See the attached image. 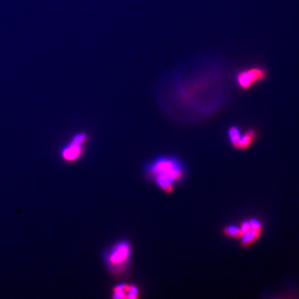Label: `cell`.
Here are the masks:
<instances>
[{
  "label": "cell",
  "mask_w": 299,
  "mask_h": 299,
  "mask_svg": "<svg viewBox=\"0 0 299 299\" xmlns=\"http://www.w3.org/2000/svg\"><path fill=\"white\" fill-rule=\"evenodd\" d=\"M158 186L166 193L173 190L174 182L182 177L183 172L179 163L170 159H159L150 167Z\"/></svg>",
  "instance_id": "1"
},
{
  "label": "cell",
  "mask_w": 299,
  "mask_h": 299,
  "mask_svg": "<svg viewBox=\"0 0 299 299\" xmlns=\"http://www.w3.org/2000/svg\"><path fill=\"white\" fill-rule=\"evenodd\" d=\"M268 76V69L262 66H254L238 72L235 81L242 91L247 92L252 89L255 85L267 80Z\"/></svg>",
  "instance_id": "2"
},
{
  "label": "cell",
  "mask_w": 299,
  "mask_h": 299,
  "mask_svg": "<svg viewBox=\"0 0 299 299\" xmlns=\"http://www.w3.org/2000/svg\"><path fill=\"white\" fill-rule=\"evenodd\" d=\"M131 255V246L127 242L123 241L119 243L113 247L108 256L107 261L108 264L112 268H120L122 265L126 263Z\"/></svg>",
  "instance_id": "3"
},
{
  "label": "cell",
  "mask_w": 299,
  "mask_h": 299,
  "mask_svg": "<svg viewBox=\"0 0 299 299\" xmlns=\"http://www.w3.org/2000/svg\"><path fill=\"white\" fill-rule=\"evenodd\" d=\"M87 136L85 133H80L74 137L72 142L62 150V157L68 162H73L81 157L83 153V145L87 141Z\"/></svg>",
  "instance_id": "4"
},
{
  "label": "cell",
  "mask_w": 299,
  "mask_h": 299,
  "mask_svg": "<svg viewBox=\"0 0 299 299\" xmlns=\"http://www.w3.org/2000/svg\"><path fill=\"white\" fill-rule=\"evenodd\" d=\"M261 231L250 230L247 231L241 236V244L243 246L248 247L254 244L260 236Z\"/></svg>",
  "instance_id": "5"
},
{
  "label": "cell",
  "mask_w": 299,
  "mask_h": 299,
  "mask_svg": "<svg viewBox=\"0 0 299 299\" xmlns=\"http://www.w3.org/2000/svg\"><path fill=\"white\" fill-rule=\"evenodd\" d=\"M256 132L255 130L250 129L249 131L245 132L244 136H241L240 141H239V149H246L250 145L252 144L253 141L255 140Z\"/></svg>",
  "instance_id": "6"
},
{
  "label": "cell",
  "mask_w": 299,
  "mask_h": 299,
  "mask_svg": "<svg viewBox=\"0 0 299 299\" xmlns=\"http://www.w3.org/2000/svg\"><path fill=\"white\" fill-rule=\"evenodd\" d=\"M228 138L230 140L231 143L235 148L239 147V141L241 138V133L237 126H231L228 131Z\"/></svg>",
  "instance_id": "7"
},
{
  "label": "cell",
  "mask_w": 299,
  "mask_h": 299,
  "mask_svg": "<svg viewBox=\"0 0 299 299\" xmlns=\"http://www.w3.org/2000/svg\"><path fill=\"white\" fill-rule=\"evenodd\" d=\"M223 232L226 236L230 237V238H235V239L241 238L242 235L244 234L241 228L237 227L235 225L227 226V227L224 228Z\"/></svg>",
  "instance_id": "8"
},
{
  "label": "cell",
  "mask_w": 299,
  "mask_h": 299,
  "mask_svg": "<svg viewBox=\"0 0 299 299\" xmlns=\"http://www.w3.org/2000/svg\"><path fill=\"white\" fill-rule=\"evenodd\" d=\"M249 225H250V229L261 231V224L257 220H251L249 221Z\"/></svg>",
  "instance_id": "9"
},
{
  "label": "cell",
  "mask_w": 299,
  "mask_h": 299,
  "mask_svg": "<svg viewBox=\"0 0 299 299\" xmlns=\"http://www.w3.org/2000/svg\"><path fill=\"white\" fill-rule=\"evenodd\" d=\"M242 231H243V233H245L247 231L250 230V225H249V222L248 221H244L243 222V224H241Z\"/></svg>",
  "instance_id": "10"
}]
</instances>
